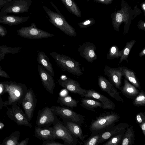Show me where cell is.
<instances>
[{
	"label": "cell",
	"mask_w": 145,
	"mask_h": 145,
	"mask_svg": "<svg viewBox=\"0 0 145 145\" xmlns=\"http://www.w3.org/2000/svg\"><path fill=\"white\" fill-rule=\"evenodd\" d=\"M116 20L117 22L121 23L122 21V17L121 14L120 13H118L116 15Z\"/></svg>",
	"instance_id": "obj_37"
},
{
	"label": "cell",
	"mask_w": 145,
	"mask_h": 145,
	"mask_svg": "<svg viewBox=\"0 0 145 145\" xmlns=\"http://www.w3.org/2000/svg\"><path fill=\"white\" fill-rule=\"evenodd\" d=\"M1 126H0V129H1Z\"/></svg>",
	"instance_id": "obj_44"
},
{
	"label": "cell",
	"mask_w": 145,
	"mask_h": 145,
	"mask_svg": "<svg viewBox=\"0 0 145 145\" xmlns=\"http://www.w3.org/2000/svg\"><path fill=\"white\" fill-rule=\"evenodd\" d=\"M132 104L137 107L145 106V94L142 90H140L137 95L133 99Z\"/></svg>",
	"instance_id": "obj_30"
},
{
	"label": "cell",
	"mask_w": 145,
	"mask_h": 145,
	"mask_svg": "<svg viewBox=\"0 0 145 145\" xmlns=\"http://www.w3.org/2000/svg\"><path fill=\"white\" fill-rule=\"evenodd\" d=\"M37 60L39 64L42 67L52 76H54L53 66L49 61V59L43 52H39Z\"/></svg>",
	"instance_id": "obj_21"
},
{
	"label": "cell",
	"mask_w": 145,
	"mask_h": 145,
	"mask_svg": "<svg viewBox=\"0 0 145 145\" xmlns=\"http://www.w3.org/2000/svg\"><path fill=\"white\" fill-rule=\"evenodd\" d=\"M24 100V108L29 121H31L37 102L36 96L32 89L27 90Z\"/></svg>",
	"instance_id": "obj_12"
},
{
	"label": "cell",
	"mask_w": 145,
	"mask_h": 145,
	"mask_svg": "<svg viewBox=\"0 0 145 145\" xmlns=\"http://www.w3.org/2000/svg\"><path fill=\"white\" fill-rule=\"evenodd\" d=\"M52 125L56 139L62 140L64 145H76L78 143L80 144H83L78 140V138L57 116Z\"/></svg>",
	"instance_id": "obj_4"
},
{
	"label": "cell",
	"mask_w": 145,
	"mask_h": 145,
	"mask_svg": "<svg viewBox=\"0 0 145 145\" xmlns=\"http://www.w3.org/2000/svg\"><path fill=\"white\" fill-rule=\"evenodd\" d=\"M12 0H0V9Z\"/></svg>",
	"instance_id": "obj_35"
},
{
	"label": "cell",
	"mask_w": 145,
	"mask_h": 145,
	"mask_svg": "<svg viewBox=\"0 0 145 145\" xmlns=\"http://www.w3.org/2000/svg\"><path fill=\"white\" fill-rule=\"evenodd\" d=\"M56 115L55 114L50 108L46 106L37 113L36 126L48 127L52 125L54 121Z\"/></svg>",
	"instance_id": "obj_8"
},
{
	"label": "cell",
	"mask_w": 145,
	"mask_h": 145,
	"mask_svg": "<svg viewBox=\"0 0 145 145\" xmlns=\"http://www.w3.org/2000/svg\"><path fill=\"white\" fill-rule=\"evenodd\" d=\"M123 82V85L121 87L120 90L126 97L133 99L138 94L140 91L126 79H124Z\"/></svg>",
	"instance_id": "obj_20"
},
{
	"label": "cell",
	"mask_w": 145,
	"mask_h": 145,
	"mask_svg": "<svg viewBox=\"0 0 145 145\" xmlns=\"http://www.w3.org/2000/svg\"><path fill=\"white\" fill-rule=\"evenodd\" d=\"M17 32L20 36L29 39H39L52 37L55 35L37 28L34 23H32L30 26L22 27L17 30Z\"/></svg>",
	"instance_id": "obj_7"
},
{
	"label": "cell",
	"mask_w": 145,
	"mask_h": 145,
	"mask_svg": "<svg viewBox=\"0 0 145 145\" xmlns=\"http://www.w3.org/2000/svg\"><path fill=\"white\" fill-rule=\"evenodd\" d=\"M120 118L119 114L114 112L105 111L101 113L91 122L89 128L91 135L101 134L114 125Z\"/></svg>",
	"instance_id": "obj_1"
},
{
	"label": "cell",
	"mask_w": 145,
	"mask_h": 145,
	"mask_svg": "<svg viewBox=\"0 0 145 145\" xmlns=\"http://www.w3.org/2000/svg\"><path fill=\"white\" fill-rule=\"evenodd\" d=\"M31 4V0H12L3 7L0 16L8 13L19 14L27 12Z\"/></svg>",
	"instance_id": "obj_5"
},
{
	"label": "cell",
	"mask_w": 145,
	"mask_h": 145,
	"mask_svg": "<svg viewBox=\"0 0 145 145\" xmlns=\"http://www.w3.org/2000/svg\"><path fill=\"white\" fill-rule=\"evenodd\" d=\"M7 33V31L6 28L4 26L0 25V36H4Z\"/></svg>",
	"instance_id": "obj_34"
},
{
	"label": "cell",
	"mask_w": 145,
	"mask_h": 145,
	"mask_svg": "<svg viewBox=\"0 0 145 145\" xmlns=\"http://www.w3.org/2000/svg\"><path fill=\"white\" fill-rule=\"evenodd\" d=\"M60 0L71 13L78 17L80 16V11L74 0Z\"/></svg>",
	"instance_id": "obj_26"
},
{
	"label": "cell",
	"mask_w": 145,
	"mask_h": 145,
	"mask_svg": "<svg viewBox=\"0 0 145 145\" xmlns=\"http://www.w3.org/2000/svg\"><path fill=\"white\" fill-rule=\"evenodd\" d=\"M50 54L54 59L57 65L64 71L76 76H80L83 74L84 69H81L80 62L76 61L68 56L54 52L50 53Z\"/></svg>",
	"instance_id": "obj_2"
},
{
	"label": "cell",
	"mask_w": 145,
	"mask_h": 145,
	"mask_svg": "<svg viewBox=\"0 0 145 145\" xmlns=\"http://www.w3.org/2000/svg\"><path fill=\"white\" fill-rule=\"evenodd\" d=\"M57 102L61 106H66L72 109L76 107L79 101L73 99L70 95H67L64 96H59Z\"/></svg>",
	"instance_id": "obj_23"
},
{
	"label": "cell",
	"mask_w": 145,
	"mask_h": 145,
	"mask_svg": "<svg viewBox=\"0 0 145 145\" xmlns=\"http://www.w3.org/2000/svg\"><path fill=\"white\" fill-rule=\"evenodd\" d=\"M136 42L135 40L133 39L126 42L125 47L122 50V55L120 57L118 64L121 63L123 60H125L127 62H128V58L130 51Z\"/></svg>",
	"instance_id": "obj_27"
},
{
	"label": "cell",
	"mask_w": 145,
	"mask_h": 145,
	"mask_svg": "<svg viewBox=\"0 0 145 145\" xmlns=\"http://www.w3.org/2000/svg\"><path fill=\"white\" fill-rule=\"evenodd\" d=\"M35 136L43 141L54 140L56 139L52 127H39L36 126L34 131Z\"/></svg>",
	"instance_id": "obj_17"
},
{
	"label": "cell",
	"mask_w": 145,
	"mask_h": 145,
	"mask_svg": "<svg viewBox=\"0 0 145 145\" xmlns=\"http://www.w3.org/2000/svg\"><path fill=\"white\" fill-rule=\"evenodd\" d=\"M29 18V16H19L7 14L0 16V23L8 25L10 26L17 25L25 22Z\"/></svg>",
	"instance_id": "obj_19"
},
{
	"label": "cell",
	"mask_w": 145,
	"mask_h": 145,
	"mask_svg": "<svg viewBox=\"0 0 145 145\" xmlns=\"http://www.w3.org/2000/svg\"><path fill=\"white\" fill-rule=\"evenodd\" d=\"M103 69L104 74L116 89L120 90L121 86L122 77L123 76L121 67H111L105 65Z\"/></svg>",
	"instance_id": "obj_10"
},
{
	"label": "cell",
	"mask_w": 145,
	"mask_h": 145,
	"mask_svg": "<svg viewBox=\"0 0 145 145\" xmlns=\"http://www.w3.org/2000/svg\"><path fill=\"white\" fill-rule=\"evenodd\" d=\"M135 131L133 126L127 127L124 133L121 145H133L135 143Z\"/></svg>",
	"instance_id": "obj_25"
},
{
	"label": "cell",
	"mask_w": 145,
	"mask_h": 145,
	"mask_svg": "<svg viewBox=\"0 0 145 145\" xmlns=\"http://www.w3.org/2000/svg\"><path fill=\"white\" fill-rule=\"evenodd\" d=\"M58 82L62 87L73 93L78 94L82 97H84L87 93L86 89L82 88L78 82L71 78H60Z\"/></svg>",
	"instance_id": "obj_11"
},
{
	"label": "cell",
	"mask_w": 145,
	"mask_h": 145,
	"mask_svg": "<svg viewBox=\"0 0 145 145\" xmlns=\"http://www.w3.org/2000/svg\"><path fill=\"white\" fill-rule=\"evenodd\" d=\"M129 126L127 123H122L115 125L106 130L100 134L99 144L108 140L114 135L125 130L126 128Z\"/></svg>",
	"instance_id": "obj_16"
},
{
	"label": "cell",
	"mask_w": 145,
	"mask_h": 145,
	"mask_svg": "<svg viewBox=\"0 0 145 145\" xmlns=\"http://www.w3.org/2000/svg\"><path fill=\"white\" fill-rule=\"evenodd\" d=\"M96 47L93 43L86 42L80 45L78 48L80 55L89 62L92 63L97 59L95 53Z\"/></svg>",
	"instance_id": "obj_13"
},
{
	"label": "cell",
	"mask_w": 145,
	"mask_h": 145,
	"mask_svg": "<svg viewBox=\"0 0 145 145\" xmlns=\"http://www.w3.org/2000/svg\"><path fill=\"white\" fill-rule=\"evenodd\" d=\"M102 1H104V0H100Z\"/></svg>",
	"instance_id": "obj_43"
},
{
	"label": "cell",
	"mask_w": 145,
	"mask_h": 145,
	"mask_svg": "<svg viewBox=\"0 0 145 145\" xmlns=\"http://www.w3.org/2000/svg\"><path fill=\"white\" fill-rule=\"evenodd\" d=\"M14 94L17 97H19L20 96V93L18 91V90H16L14 91Z\"/></svg>",
	"instance_id": "obj_40"
},
{
	"label": "cell",
	"mask_w": 145,
	"mask_h": 145,
	"mask_svg": "<svg viewBox=\"0 0 145 145\" xmlns=\"http://www.w3.org/2000/svg\"><path fill=\"white\" fill-rule=\"evenodd\" d=\"M135 119L136 122L138 125L145 121V112L137 113L135 116Z\"/></svg>",
	"instance_id": "obj_32"
},
{
	"label": "cell",
	"mask_w": 145,
	"mask_h": 145,
	"mask_svg": "<svg viewBox=\"0 0 145 145\" xmlns=\"http://www.w3.org/2000/svg\"><path fill=\"white\" fill-rule=\"evenodd\" d=\"M51 109L56 116L71 121L82 127L85 121V116L78 114L72 109L65 107L53 106Z\"/></svg>",
	"instance_id": "obj_6"
},
{
	"label": "cell",
	"mask_w": 145,
	"mask_h": 145,
	"mask_svg": "<svg viewBox=\"0 0 145 145\" xmlns=\"http://www.w3.org/2000/svg\"><path fill=\"white\" fill-rule=\"evenodd\" d=\"M37 68L42 84L47 91L53 94L56 86L53 78L40 65H38Z\"/></svg>",
	"instance_id": "obj_14"
},
{
	"label": "cell",
	"mask_w": 145,
	"mask_h": 145,
	"mask_svg": "<svg viewBox=\"0 0 145 145\" xmlns=\"http://www.w3.org/2000/svg\"><path fill=\"white\" fill-rule=\"evenodd\" d=\"M125 130L114 135L108 139L103 145H121L122 140Z\"/></svg>",
	"instance_id": "obj_29"
},
{
	"label": "cell",
	"mask_w": 145,
	"mask_h": 145,
	"mask_svg": "<svg viewBox=\"0 0 145 145\" xmlns=\"http://www.w3.org/2000/svg\"><path fill=\"white\" fill-rule=\"evenodd\" d=\"M98 84L103 91L107 93L109 95L118 101L124 102L123 99L120 95L117 89L108 80L103 76H99Z\"/></svg>",
	"instance_id": "obj_9"
},
{
	"label": "cell",
	"mask_w": 145,
	"mask_h": 145,
	"mask_svg": "<svg viewBox=\"0 0 145 145\" xmlns=\"http://www.w3.org/2000/svg\"><path fill=\"white\" fill-rule=\"evenodd\" d=\"M3 91V89L1 86V85H0V93H1Z\"/></svg>",
	"instance_id": "obj_41"
},
{
	"label": "cell",
	"mask_w": 145,
	"mask_h": 145,
	"mask_svg": "<svg viewBox=\"0 0 145 145\" xmlns=\"http://www.w3.org/2000/svg\"><path fill=\"white\" fill-rule=\"evenodd\" d=\"M63 123L66 127L77 138L83 141L88 137L87 135H84L81 127L76 123L63 118H61Z\"/></svg>",
	"instance_id": "obj_18"
},
{
	"label": "cell",
	"mask_w": 145,
	"mask_h": 145,
	"mask_svg": "<svg viewBox=\"0 0 145 145\" xmlns=\"http://www.w3.org/2000/svg\"><path fill=\"white\" fill-rule=\"evenodd\" d=\"M139 125L142 130L143 134L145 136V121L142 122Z\"/></svg>",
	"instance_id": "obj_36"
},
{
	"label": "cell",
	"mask_w": 145,
	"mask_h": 145,
	"mask_svg": "<svg viewBox=\"0 0 145 145\" xmlns=\"http://www.w3.org/2000/svg\"><path fill=\"white\" fill-rule=\"evenodd\" d=\"M100 134L90 136L86 140L83 141V145H98Z\"/></svg>",
	"instance_id": "obj_31"
},
{
	"label": "cell",
	"mask_w": 145,
	"mask_h": 145,
	"mask_svg": "<svg viewBox=\"0 0 145 145\" xmlns=\"http://www.w3.org/2000/svg\"><path fill=\"white\" fill-rule=\"evenodd\" d=\"M42 145H64L63 144L54 141V140L43 141Z\"/></svg>",
	"instance_id": "obj_33"
},
{
	"label": "cell",
	"mask_w": 145,
	"mask_h": 145,
	"mask_svg": "<svg viewBox=\"0 0 145 145\" xmlns=\"http://www.w3.org/2000/svg\"><path fill=\"white\" fill-rule=\"evenodd\" d=\"M55 8L57 12H55L43 5V8L48 15L49 21L55 26L59 28L67 35L71 37H75L77 34L75 29L66 21L57 7L51 2Z\"/></svg>",
	"instance_id": "obj_3"
},
{
	"label": "cell",
	"mask_w": 145,
	"mask_h": 145,
	"mask_svg": "<svg viewBox=\"0 0 145 145\" xmlns=\"http://www.w3.org/2000/svg\"><path fill=\"white\" fill-rule=\"evenodd\" d=\"M142 7H143V9L144 10H145V4H144L143 5Z\"/></svg>",
	"instance_id": "obj_42"
},
{
	"label": "cell",
	"mask_w": 145,
	"mask_h": 145,
	"mask_svg": "<svg viewBox=\"0 0 145 145\" xmlns=\"http://www.w3.org/2000/svg\"><path fill=\"white\" fill-rule=\"evenodd\" d=\"M145 47H144L142 50L138 54V56L141 57L145 56Z\"/></svg>",
	"instance_id": "obj_39"
},
{
	"label": "cell",
	"mask_w": 145,
	"mask_h": 145,
	"mask_svg": "<svg viewBox=\"0 0 145 145\" xmlns=\"http://www.w3.org/2000/svg\"><path fill=\"white\" fill-rule=\"evenodd\" d=\"M123 76L125 79L138 89L141 88L140 84L135 72L133 70L124 66L121 67Z\"/></svg>",
	"instance_id": "obj_22"
},
{
	"label": "cell",
	"mask_w": 145,
	"mask_h": 145,
	"mask_svg": "<svg viewBox=\"0 0 145 145\" xmlns=\"http://www.w3.org/2000/svg\"><path fill=\"white\" fill-rule=\"evenodd\" d=\"M87 93L84 97L92 98L97 99L103 104V109H109L114 110L115 109V105L110 99L97 91L93 89L86 90Z\"/></svg>",
	"instance_id": "obj_15"
},
{
	"label": "cell",
	"mask_w": 145,
	"mask_h": 145,
	"mask_svg": "<svg viewBox=\"0 0 145 145\" xmlns=\"http://www.w3.org/2000/svg\"><path fill=\"white\" fill-rule=\"evenodd\" d=\"M0 76L5 78H10L7 73L4 71L0 69Z\"/></svg>",
	"instance_id": "obj_38"
},
{
	"label": "cell",
	"mask_w": 145,
	"mask_h": 145,
	"mask_svg": "<svg viewBox=\"0 0 145 145\" xmlns=\"http://www.w3.org/2000/svg\"><path fill=\"white\" fill-rule=\"evenodd\" d=\"M122 50H120L118 46L116 45L111 46L107 54V58L108 59H118L121 56Z\"/></svg>",
	"instance_id": "obj_28"
},
{
	"label": "cell",
	"mask_w": 145,
	"mask_h": 145,
	"mask_svg": "<svg viewBox=\"0 0 145 145\" xmlns=\"http://www.w3.org/2000/svg\"><path fill=\"white\" fill-rule=\"evenodd\" d=\"M82 106L86 109L93 112L95 111V109L99 107L102 108L103 104L99 101L93 99L82 97L81 98Z\"/></svg>",
	"instance_id": "obj_24"
}]
</instances>
